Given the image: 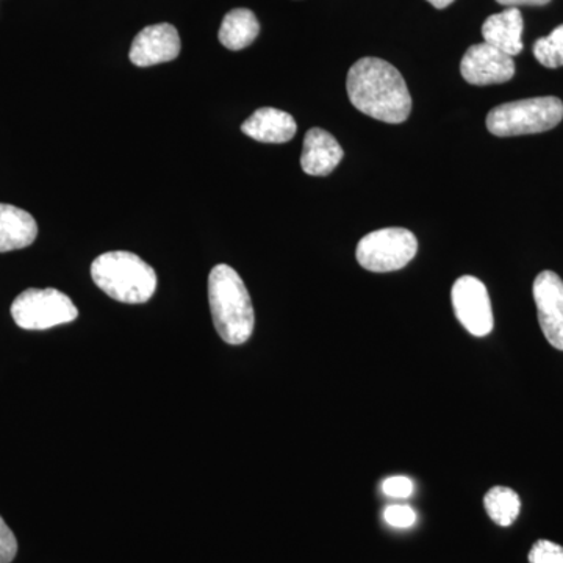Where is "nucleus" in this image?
<instances>
[{
  "label": "nucleus",
  "mask_w": 563,
  "mask_h": 563,
  "mask_svg": "<svg viewBox=\"0 0 563 563\" xmlns=\"http://www.w3.org/2000/svg\"><path fill=\"white\" fill-rule=\"evenodd\" d=\"M352 106L374 120L401 124L410 117L412 98L398 69L380 58H361L347 73Z\"/></svg>",
  "instance_id": "1"
},
{
  "label": "nucleus",
  "mask_w": 563,
  "mask_h": 563,
  "mask_svg": "<svg viewBox=\"0 0 563 563\" xmlns=\"http://www.w3.org/2000/svg\"><path fill=\"white\" fill-rule=\"evenodd\" d=\"M209 301L214 328L229 344H243L254 332L251 296L240 274L229 265L214 266L209 276Z\"/></svg>",
  "instance_id": "2"
},
{
  "label": "nucleus",
  "mask_w": 563,
  "mask_h": 563,
  "mask_svg": "<svg viewBox=\"0 0 563 563\" xmlns=\"http://www.w3.org/2000/svg\"><path fill=\"white\" fill-rule=\"evenodd\" d=\"M95 284L114 301L143 303L157 290V274L139 255L128 251L102 254L91 265Z\"/></svg>",
  "instance_id": "3"
},
{
  "label": "nucleus",
  "mask_w": 563,
  "mask_h": 563,
  "mask_svg": "<svg viewBox=\"0 0 563 563\" xmlns=\"http://www.w3.org/2000/svg\"><path fill=\"white\" fill-rule=\"evenodd\" d=\"M563 120V102L554 96L521 99L495 107L488 113L487 129L495 136H520L558 128Z\"/></svg>",
  "instance_id": "4"
},
{
  "label": "nucleus",
  "mask_w": 563,
  "mask_h": 563,
  "mask_svg": "<svg viewBox=\"0 0 563 563\" xmlns=\"http://www.w3.org/2000/svg\"><path fill=\"white\" fill-rule=\"evenodd\" d=\"M418 252L417 236L402 228H388L363 236L355 257L362 268L372 273H391L402 269Z\"/></svg>",
  "instance_id": "5"
},
{
  "label": "nucleus",
  "mask_w": 563,
  "mask_h": 563,
  "mask_svg": "<svg viewBox=\"0 0 563 563\" xmlns=\"http://www.w3.org/2000/svg\"><path fill=\"white\" fill-rule=\"evenodd\" d=\"M11 317L25 331H46L76 320L79 312L65 292L55 288H29L14 299Z\"/></svg>",
  "instance_id": "6"
},
{
  "label": "nucleus",
  "mask_w": 563,
  "mask_h": 563,
  "mask_svg": "<svg viewBox=\"0 0 563 563\" xmlns=\"http://www.w3.org/2000/svg\"><path fill=\"white\" fill-rule=\"evenodd\" d=\"M455 317L474 336H485L493 331V310L487 288L473 276L455 280L451 291Z\"/></svg>",
  "instance_id": "7"
},
{
  "label": "nucleus",
  "mask_w": 563,
  "mask_h": 563,
  "mask_svg": "<svg viewBox=\"0 0 563 563\" xmlns=\"http://www.w3.org/2000/svg\"><path fill=\"white\" fill-rule=\"evenodd\" d=\"M532 291L544 339L563 351V280L554 272L540 273Z\"/></svg>",
  "instance_id": "8"
},
{
  "label": "nucleus",
  "mask_w": 563,
  "mask_h": 563,
  "mask_svg": "<svg viewBox=\"0 0 563 563\" xmlns=\"http://www.w3.org/2000/svg\"><path fill=\"white\" fill-rule=\"evenodd\" d=\"M463 79L476 87L506 84L515 76L514 57L495 49L487 43L474 44L463 55L461 63Z\"/></svg>",
  "instance_id": "9"
},
{
  "label": "nucleus",
  "mask_w": 563,
  "mask_h": 563,
  "mask_svg": "<svg viewBox=\"0 0 563 563\" xmlns=\"http://www.w3.org/2000/svg\"><path fill=\"white\" fill-rule=\"evenodd\" d=\"M180 36L168 22L143 29L133 40L129 58L140 68L176 60L180 54Z\"/></svg>",
  "instance_id": "10"
},
{
  "label": "nucleus",
  "mask_w": 563,
  "mask_h": 563,
  "mask_svg": "<svg viewBox=\"0 0 563 563\" xmlns=\"http://www.w3.org/2000/svg\"><path fill=\"white\" fill-rule=\"evenodd\" d=\"M344 152L339 141L324 129L313 128L303 139L301 166L309 176H329L343 161Z\"/></svg>",
  "instance_id": "11"
},
{
  "label": "nucleus",
  "mask_w": 563,
  "mask_h": 563,
  "mask_svg": "<svg viewBox=\"0 0 563 563\" xmlns=\"http://www.w3.org/2000/svg\"><path fill=\"white\" fill-rule=\"evenodd\" d=\"M525 21L521 11L510 7L498 14H492L483 25L485 43L490 44L495 49L515 57L523 51Z\"/></svg>",
  "instance_id": "12"
},
{
  "label": "nucleus",
  "mask_w": 563,
  "mask_h": 563,
  "mask_svg": "<svg viewBox=\"0 0 563 563\" xmlns=\"http://www.w3.org/2000/svg\"><path fill=\"white\" fill-rule=\"evenodd\" d=\"M296 131L298 125L291 114L269 107L255 111L250 120L242 124L244 135L261 143H287L296 135Z\"/></svg>",
  "instance_id": "13"
},
{
  "label": "nucleus",
  "mask_w": 563,
  "mask_h": 563,
  "mask_svg": "<svg viewBox=\"0 0 563 563\" xmlns=\"http://www.w3.org/2000/svg\"><path fill=\"white\" fill-rule=\"evenodd\" d=\"M38 236V225L29 211L0 203V252L24 250Z\"/></svg>",
  "instance_id": "14"
},
{
  "label": "nucleus",
  "mask_w": 563,
  "mask_h": 563,
  "mask_svg": "<svg viewBox=\"0 0 563 563\" xmlns=\"http://www.w3.org/2000/svg\"><path fill=\"white\" fill-rule=\"evenodd\" d=\"M261 33L257 16L247 9L229 11L222 20L218 38L225 49L242 51L251 46Z\"/></svg>",
  "instance_id": "15"
},
{
  "label": "nucleus",
  "mask_w": 563,
  "mask_h": 563,
  "mask_svg": "<svg viewBox=\"0 0 563 563\" xmlns=\"http://www.w3.org/2000/svg\"><path fill=\"white\" fill-rule=\"evenodd\" d=\"M484 507L493 523L509 528L517 521L521 510V499L509 487H493L484 498Z\"/></svg>",
  "instance_id": "16"
},
{
  "label": "nucleus",
  "mask_w": 563,
  "mask_h": 563,
  "mask_svg": "<svg viewBox=\"0 0 563 563\" xmlns=\"http://www.w3.org/2000/svg\"><path fill=\"white\" fill-rule=\"evenodd\" d=\"M533 55L544 68L555 69L563 66V24L544 38L536 41Z\"/></svg>",
  "instance_id": "17"
},
{
  "label": "nucleus",
  "mask_w": 563,
  "mask_h": 563,
  "mask_svg": "<svg viewBox=\"0 0 563 563\" xmlns=\"http://www.w3.org/2000/svg\"><path fill=\"white\" fill-rule=\"evenodd\" d=\"M528 561L529 563H563V547L550 540H539L529 551Z\"/></svg>",
  "instance_id": "18"
},
{
  "label": "nucleus",
  "mask_w": 563,
  "mask_h": 563,
  "mask_svg": "<svg viewBox=\"0 0 563 563\" xmlns=\"http://www.w3.org/2000/svg\"><path fill=\"white\" fill-rule=\"evenodd\" d=\"M384 520L387 521L391 528L407 529L412 528L417 523V512L410 506L406 504H395V506H388L384 510Z\"/></svg>",
  "instance_id": "19"
},
{
  "label": "nucleus",
  "mask_w": 563,
  "mask_h": 563,
  "mask_svg": "<svg viewBox=\"0 0 563 563\" xmlns=\"http://www.w3.org/2000/svg\"><path fill=\"white\" fill-rule=\"evenodd\" d=\"M383 492L390 498L407 499L413 495L412 479L406 476H393L383 483Z\"/></svg>",
  "instance_id": "20"
},
{
  "label": "nucleus",
  "mask_w": 563,
  "mask_h": 563,
  "mask_svg": "<svg viewBox=\"0 0 563 563\" xmlns=\"http://www.w3.org/2000/svg\"><path fill=\"white\" fill-rule=\"evenodd\" d=\"M18 553V542L3 518L0 517V563L13 562Z\"/></svg>",
  "instance_id": "21"
},
{
  "label": "nucleus",
  "mask_w": 563,
  "mask_h": 563,
  "mask_svg": "<svg viewBox=\"0 0 563 563\" xmlns=\"http://www.w3.org/2000/svg\"><path fill=\"white\" fill-rule=\"evenodd\" d=\"M496 2L501 3V5L506 7H517L520 5H529V7H543L548 5L551 0H496Z\"/></svg>",
  "instance_id": "22"
},
{
  "label": "nucleus",
  "mask_w": 563,
  "mask_h": 563,
  "mask_svg": "<svg viewBox=\"0 0 563 563\" xmlns=\"http://www.w3.org/2000/svg\"><path fill=\"white\" fill-rule=\"evenodd\" d=\"M428 2L431 3L432 7H435V9L443 10L450 7L454 0H428Z\"/></svg>",
  "instance_id": "23"
}]
</instances>
